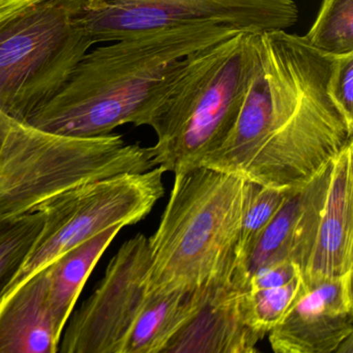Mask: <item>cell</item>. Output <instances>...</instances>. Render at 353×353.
<instances>
[{"instance_id":"obj_1","label":"cell","mask_w":353,"mask_h":353,"mask_svg":"<svg viewBox=\"0 0 353 353\" xmlns=\"http://www.w3.org/2000/svg\"><path fill=\"white\" fill-rule=\"evenodd\" d=\"M332 61L303 37L258 34L236 121L200 166L281 191L305 187L353 143V121L328 90Z\"/></svg>"},{"instance_id":"obj_2","label":"cell","mask_w":353,"mask_h":353,"mask_svg":"<svg viewBox=\"0 0 353 353\" xmlns=\"http://www.w3.org/2000/svg\"><path fill=\"white\" fill-rule=\"evenodd\" d=\"M205 22L148 32L88 51L57 94L28 123L71 137L143 125L148 103L181 59L239 32Z\"/></svg>"},{"instance_id":"obj_3","label":"cell","mask_w":353,"mask_h":353,"mask_svg":"<svg viewBox=\"0 0 353 353\" xmlns=\"http://www.w3.org/2000/svg\"><path fill=\"white\" fill-rule=\"evenodd\" d=\"M258 52V34L239 32L190 53L152 94L143 125L158 141L157 167L176 173L200 166L236 121Z\"/></svg>"},{"instance_id":"obj_4","label":"cell","mask_w":353,"mask_h":353,"mask_svg":"<svg viewBox=\"0 0 353 353\" xmlns=\"http://www.w3.org/2000/svg\"><path fill=\"white\" fill-rule=\"evenodd\" d=\"M247 181L198 166L175 174L156 232L148 237L150 283L159 290H195L231 276Z\"/></svg>"},{"instance_id":"obj_5","label":"cell","mask_w":353,"mask_h":353,"mask_svg":"<svg viewBox=\"0 0 353 353\" xmlns=\"http://www.w3.org/2000/svg\"><path fill=\"white\" fill-rule=\"evenodd\" d=\"M152 146L125 143L117 134L59 135L0 111V214L34 212L82 183L156 168Z\"/></svg>"},{"instance_id":"obj_6","label":"cell","mask_w":353,"mask_h":353,"mask_svg":"<svg viewBox=\"0 0 353 353\" xmlns=\"http://www.w3.org/2000/svg\"><path fill=\"white\" fill-rule=\"evenodd\" d=\"M85 0H45L0 23V111L26 121L45 106L94 44Z\"/></svg>"},{"instance_id":"obj_7","label":"cell","mask_w":353,"mask_h":353,"mask_svg":"<svg viewBox=\"0 0 353 353\" xmlns=\"http://www.w3.org/2000/svg\"><path fill=\"white\" fill-rule=\"evenodd\" d=\"M165 172L158 166L145 172L97 179L67 190L39 206L37 210L44 214L42 230L3 299L86 239L117 225L125 227L143 220L164 196Z\"/></svg>"},{"instance_id":"obj_8","label":"cell","mask_w":353,"mask_h":353,"mask_svg":"<svg viewBox=\"0 0 353 353\" xmlns=\"http://www.w3.org/2000/svg\"><path fill=\"white\" fill-rule=\"evenodd\" d=\"M297 20L294 0H85L83 7L94 44L205 22L260 34L286 30Z\"/></svg>"},{"instance_id":"obj_9","label":"cell","mask_w":353,"mask_h":353,"mask_svg":"<svg viewBox=\"0 0 353 353\" xmlns=\"http://www.w3.org/2000/svg\"><path fill=\"white\" fill-rule=\"evenodd\" d=\"M148 237L125 241L94 292L70 316L59 353H123L125 343L152 292Z\"/></svg>"},{"instance_id":"obj_10","label":"cell","mask_w":353,"mask_h":353,"mask_svg":"<svg viewBox=\"0 0 353 353\" xmlns=\"http://www.w3.org/2000/svg\"><path fill=\"white\" fill-rule=\"evenodd\" d=\"M353 272L303 287L268 340L276 353L339 352L353 336Z\"/></svg>"},{"instance_id":"obj_11","label":"cell","mask_w":353,"mask_h":353,"mask_svg":"<svg viewBox=\"0 0 353 353\" xmlns=\"http://www.w3.org/2000/svg\"><path fill=\"white\" fill-rule=\"evenodd\" d=\"M247 286L234 272L200 287L193 311L167 343L162 353H253L264 336L245 317Z\"/></svg>"},{"instance_id":"obj_12","label":"cell","mask_w":353,"mask_h":353,"mask_svg":"<svg viewBox=\"0 0 353 353\" xmlns=\"http://www.w3.org/2000/svg\"><path fill=\"white\" fill-rule=\"evenodd\" d=\"M353 143L332 160L311 251L301 272L303 287L353 272Z\"/></svg>"},{"instance_id":"obj_13","label":"cell","mask_w":353,"mask_h":353,"mask_svg":"<svg viewBox=\"0 0 353 353\" xmlns=\"http://www.w3.org/2000/svg\"><path fill=\"white\" fill-rule=\"evenodd\" d=\"M63 332L51 310L46 268L0 301V353H57Z\"/></svg>"},{"instance_id":"obj_14","label":"cell","mask_w":353,"mask_h":353,"mask_svg":"<svg viewBox=\"0 0 353 353\" xmlns=\"http://www.w3.org/2000/svg\"><path fill=\"white\" fill-rule=\"evenodd\" d=\"M123 228L117 225L98 233L61 254L45 268L51 310L55 321L63 330L92 270Z\"/></svg>"},{"instance_id":"obj_15","label":"cell","mask_w":353,"mask_h":353,"mask_svg":"<svg viewBox=\"0 0 353 353\" xmlns=\"http://www.w3.org/2000/svg\"><path fill=\"white\" fill-rule=\"evenodd\" d=\"M200 288L159 290L152 288L136 321L123 353H162L171 336L194 310Z\"/></svg>"},{"instance_id":"obj_16","label":"cell","mask_w":353,"mask_h":353,"mask_svg":"<svg viewBox=\"0 0 353 353\" xmlns=\"http://www.w3.org/2000/svg\"><path fill=\"white\" fill-rule=\"evenodd\" d=\"M43 225L41 210L0 214V301L28 259Z\"/></svg>"},{"instance_id":"obj_17","label":"cell","mask_w":353,"mask_h":353,"mask_svg":"<svg viewBox=\"0 0 353 353\" xmlns=\"http://www.w3.org/2000/svg\"><path fill=\"white\" fill-rule=\"evenodd\" d=\"M290 193L247 181L243 218L235 251V268L245 263L256 241Z\"/></svg>"},{"instance_id":"obj_18","label":"cell","mask_w":353,"mask_h":353,"mask_svg":"<svg viewBox=\"0 0 353 353\" xmlns=\"http://www.w3.org/2000/svg\"><path fill=\"white\" fill-rule=\"evenodd\" d=\"M303 39L324 54L353 52V0H322L317 17Z\"/></svg>"},{"instance_id":"obj_19","label":"cell","mask_w":353,"mask_h":353,"mask_svg":"<svg viewBox=\"0 0 353 353\" xmlns=\"http://www.w3.org/2000/svg\"><path fill=\"white\" fill-rule=\"evenodd\" d=\"M301 284L299 276L283 286L247 290L245 311L249 325L262 336L268 334L294 303Z\"/></svg>"},{"instance_id":"obj_20","label":"cell","mask_w":353,"mask_h":353,"mask_svg":"<svg viewBox=\"0 0 353 353\" xmlns=\"http://www.w3.org/2000/svg\"><path fill=\"white\" fill-rule=\"evenodd\" d=\"M328 90L343 112L353 121V52L332 55Z\"/></svg>"},{"instance_id":"obj_21","label":"cell","mask_w":353,"mask_h":353,"mask_svg":"<svg viewBox=\"0 0 353 353\" xmlns=\"http://www.w3.org/2000/svg\"><path fill=\"white\" fill-rule=\"evenodd\" d=\"M301 276L299 268L290 260H281L258 268L248 283V290L280 287Z\"/></svg>"},{"instance_id":"obj_22","label":"cell","mask_w":353,"mask_h":353,"mask_svg":"<svg viewBox=\"0 0 353 353\" xmlns=\"http://www.w3.org/2000/svg\"><path fill=\"white\" fill-rule=\"evenodd\" d=\"M43 1L45 0H0V23Z\"/></svg>"}]
</instances>
